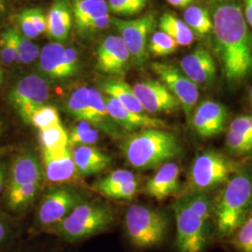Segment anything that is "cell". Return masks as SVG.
Returning <instances> with one entry per match:
<instances>
[{
    "label": "cell",
    "instance_id": "cell-42",
    "mask_svg": "<svg viewBox=\"0 0 252 252\" xmlns=\"http://www.w3.org/2000/svg\"><path fill=\"white\" fill-rule=\"evenodd\" d=\"M238 134L252 136V115H243L232 121L228 128Z\"/></svg>",
    "mask_w": 252,
    "mask_h": 252
},
{
    "label": "cell",
    "instance_id": "cell-30",
    "mask_svg": "<svg viewBox=\"0 0 252 252\" xmlns=\"http://www.w3.org/2000/svg\"><path fill=\"white\" fill-rule=\"evenodd\" d=\"M180 197H182L189 208L204 220L209 223L214 220L215 203L208 192L194 191L182 194Z\"/></svg>",
    "mask_w": 252,
    "mask_h": 252
},
{
    "label": "cell",
    "instance_id": "cell-53",
    "mask_svg": "<svg viewBox=\"0 0 252 252\" xmlns=\"http://www.w3.org/2000/svg\"><path fill=\"white\" fill-rule=\"evenodd\" d=\"M2 81H3V70H2V67L0 65V85L2 83Z\"/></svg>",
    "mask_w": 252,
    "mask_h": 252
},
{
    "label": "cell",
    "instance_id": "cell-49",
    "mask_svg": "<svg viewBox=\"0 0 252 252\" xmlns=\"http://www.w3.org/2000/svg\"><path fill=\"white\" fill-rule=\"evenodd\" d=\"M8 178V170L7 166L4 162H0V193L3 191L5 183Z\"/></svg>",
    "mask_w": 252,
    "mask_h": 252
},
{
    "label": "cell",
    "instance_id": "cell-1",
    "mask_svg": "<svg viewBox=\"0 0 252 252\" xmlns=\"http://www.w3.org/2000/svg\"><path fill=\"white\" fill-rule=\"evenodd\" d=\"M210 15L217 53L229 83L252 74V32L238 0H212Z\"/></svg>",
    "mask_w": 252,
    "mask_h": 252
},
{
    "label": "cell",
    "instance_id": "cell-36",
    "mask_svg": "<svg viewBox=\"0 0 252 252\" xmlns=\"http://www.w3.org/2000/svg\"><path fill=\"white\" fill-rule=\"evenodd\" d=\"M236 252H252V212L228 240Z\"/></svg>",
    "mask_w": 252,
    "mask_h": 252
},
{
    "label": "cell",
    "instance_id": "cell-37",
    "mask_svg": "<svg viewBox=\"0 0 252 252\" xmlns=\"http://www.w3.org/2000/svg\"><path fill=\"white\" fill-rule=\"evenodd\" d=\"M59 124L62 123L57 108L54 106L45 104L42 107L37 108L34 112L29 125L34 126L38 131H40Z\"/></svg>",
    "mask_w": 252,
    "mask_h": 252
},
{
    "label": "cell",
    "instance_id": "cell-22",
    "mask_svg": "<svg viewBox=\"0 0 252 252\" xmlns=\"http://www.w3.org/2000/svg\"><path fill=\"white\" fill-rule=\"evenodd\" d=\"M89 106L91 125L114 139L126 137V131L108 114L103 94L95 88H89Z\"/></svg>",
    "mask_w": 252,
    "mask_h": 252
},
{
    "label": "cell",
    "instance_id": "cell-26",
    "mask_svg": "<svg viewBox=\"0 0 252 252\" xmlns=\"http://www.w3.org/2000/svg\"><path fill=\"white\" fill-rule=\"evenodd\" d=\"M76 25L81 27L92 19L108 15V3L105 0H71Z\"/></svg>",
    "mask_w": 252,
    "mask_h": 252
},
{
    "label": "cell",
    "instance_id": "cell-31",
    "mask_svg": "<svg viewBox=\"0 0 252 252\" xmlns=\"http://www.w3.org/2000/svg\"><path fill=\"white\" fill-rule=\"evenodd\" d=\"M98 130L88 122L78 121L68 134V148L77 146H94L99 140Z\"/></svg>",
    "mask_w": 252,
    "mask_h": 252
},
{
    "label": "cell",
    "instance_id": "cell-16",
    "mask_svg": "<svg viewBox=\"0 0 252 252\" xmlns=\"http://www.w3.org/2000/svg\"><path fill=\"white\" fill-rule=\"evenodd\" d=\"M43 173L48 181L62 185L70 183L81 177L73 161L69 148L60 151L41 150Z\"/></svg>",
    "mask_w": 252,
    "mask_h": 252
},
{
    "label": "cell",
    "instance_id": "cell-33",
    "mask_svg": "<svg viewBox=\"0 0 252 252\" xmlns=\"http://www.w3.org/2000/svg\"><path fill=\"white\" fill-rule=\"evenodd\" d=\"M38 138L41 150L54 152L68 148V133L62 124L40 130Z\"/></svg>",
    "mask_w": 252,
    "mask_h": 252
},
{
    "label": "cell",
    "instance_id": "cell-23",
    "mask_svg": "<svg viewBox=\"0 0 252 252\" xmlns=\"http://www.w3.org/2000/svg\"><path fill=\"white\" fill-rule=\"evenodd\" d=\"M71 28V12L66 0H54L47 16V35L51 38L63 41Z\"/></svg>",
    "mask_w": 252,
    "mask_h": 252
},
{
    "label": "cell",
    "instance_id": "cell-10",
    "mask_svg": "<svg viewBox=\"0 0 252 252\" xmlns=\"http://www.w3.org/2000/svg\"><path fill=\"white\" fill-rule=\"evenodd\" d=\"M111 22L125 41L132 61L137 66H142L149 58V36L156 27L154 14L149 13L139 18L127 21L112 19Z\"/></svg>",
    "mask_w": 252,
    "mask_h": 252
},
{
    "label": "cell",
    "instance_id": "cell-39",
    "mask_svg": "<svg viewBox=\"0 0 252 252\" xmlns=\"http://www.w3.org/2000/svg\"><path fill=\"white\" fill-rule=\"evenodd\" d=\"M150 0H108L109 9L121 16H134L140 13Z\"/></svg>",
    "mask_w": 252,
    "mask_h": 252
},
{
    "label": "cell",
    "instance_id": "cell-19",
    "mask_svg": "<svg viewBox=\"0 0 252 252\" xmlns=\"http://www.w3.org/2000/svg\"><path fill=\"white\" fill-rule=\"evenodd\" d=\"M180 168L175 162H167L158 167L156 173L147 180L145 193L153 199L162 201L179 193Z\"/></svg>",
    "mask_w": 252,
    "mask_h": 252
},
{
    "label": "cell",
    "instance_id": "cell-13",
    "mask_svg": "<svg viewBox=\"0 0 252 252\" xmlns=\"http://www.w3.org/2000/svg\"><path fill=\"white\" fill-rule=\"evenodd\" d=\"M133 90L147 114L171 113L181 108L180 102L162 81H140L135 83Z\"/></svg>",
    "mask_w": 252,
    "mask_h": 252
},
{
    "label": "cell",
    "instance_id": "cell-27",
    "mask_svg": "<svg viewBox=\"0 0 252 252\" xmlns=\"http://www.w3.org/2000/svg\"><path fill=\"white\" fill-rule=\"evenodd\" d=\"M41 182L29 183L17 189L6 192V206L9 210L20 212L29 207L39 193Z\"/></svg>",
    "mask_w": 252,
    "mask_h": 252
},
{
    "label": "cell",
    "instance_id": "cell-24",
    "mask_svg": "<svg viewBox=\"0 0 252 252\" xmlns=\"http://www.w3.org/2000/svg\"><path fill=\"white\" fill-rule=\"evenodd\" d=\"M101 89L106 95L117 99L124 107L137 114H147L135 95L133 87L121 79H108L102 82Z\"/></svg>",
    "mask_w": 252,
    "mask_h": 252
},
{
    "label": "cell",
    "instance_id": "cell-20",
    "mask_svg": "<svg viewBox=\"0 0 252 252\" xmlns=\"http://www.w3.org/2000/svg\"><path fill=\"white\" fill-rule=\"evenodd\" d=\"M43 170L36 155L24 153L18 155L11 164L7 178V191L29 183L42 182Z\"/></svg>",
    "mask_w": 252,
    "mask_h": 252
},
{
    "label": "cell",
    "instance_id": "cell-34",
    "mask_svg": "<svg viewBox=\"0 0 252 252\" xmlns=\"http://www.w3.org/2000/svg\"><path fill=\"white\" fill-rule=\"evenodd\" d=\"M178 43L162 31L154 32L148 43V51L156 57L174 54L178 49Z\"/></svg>",
    "mask_w": 252,
    "mask_h": 252
},
{
    "label": "cell",
    "instance_id": "cell-35",
    "mask_svg": "<svg viewBox=\"0 0 252 252\" xmlns=\"http://www.w3.org/2000/svg\"><path fill=\"white\" fill-rule=\"evenodd\" d=\"M15 28H8L2 35L0 57L2 62L6 64L21 63L18 46L15 38Z\"/></svg>",
    "mask_w": 252,
    "mask_h": 252
},
{
    "label": "cell",
    "instance_id": "cell-52",
    "mask_svg": "<svg viewBox=\"0 0 252 252\" xmlns=\"http://www.w3.org/2000/svg\"><path fill=\"white\" fill-rule=\"evenodd\" d=\"M249 100H250V103H251L252 107V85L251 89H250V92H249Z\"/></svg>",
    "mask_w": 252,
    "mask_h": 252
},
{
    "label": "cell",
    "instance_id": "cell-5",
    "mask_svg": "<svg viewBox=\"0 0 252 252\" xmlns=\"http://www.w3.org/2000/svg\"><path fill=\"white\" fill-rule=\"evenodd\" d=\"M124 231L130 246L136 251L144 252L165 243L169 232V221L161 211L134 204L126 210Z\"/></svg>",
    "mask_w": 252,
    "mask_h": 252
},
{
    "label": "cell",
    "instance_id": "cell-6",
    "mask_svg": "<svg viewBox=\"0 0 252 252\" xmlns=\"http://www.w3.org/2000/svg\"><path fill=\"white\" fill-rule=\"evenodd\" d=\"M244 163L216 150H206L199 153L191 163L187 186L182 194L194 191L209 192L223 186Z\"/></svg>",
    "mask_w": 252,
    "mask_h": 252
},
{
    "label": "cell",
    "instance_id": "cell-54",
    "mask_svg": "<svg viewBox=\"0 0 252 252\" xmlns=\"http://www.w3.org/2000/svg\"><path fill=\"white\" fill-rule=\"evenodd\" d=\"M1 131H2V123L0 122V133H1Z\"/></svg>",
    "mask_w": 252,
    "mask_h": 252
},
{
    "label": "cell",
    "instance_id": "cell-29",
    "mask_svg": "<svg viewBox=\"0 0 252 252\" xmlns=\"http://www.w3.org/2000/svg\"><path fill=\"white\" fill-rule=\"evenodd\" d=\"M183 19L194 35L207 36L213 31V23L210 12L202 7L190 5L184 10Z\"/></svg>",
    "mask_w": 252,
    "mask_h": 252
},
{
    "label": "cell",
    "instance_id": "cell-3",
    "mask_svg": "<svg viewBox=\"0 0 252 252\" xmlns=\"http://www.w3.org/2000/svg\"><path fill=\"white\" fill-rule=\"evenodd\" d=\"M122 152L126 162L139 170H148L171 162L182 153L179 136L167 129H143L126 136Z\"/></svg>",
    "mask_w": 252,
    "mask_h": 252
},
{
    "label": "cell",
    "instance_id": "cell-4",
    "mask_svg": "<svg viewBox=\"0 0 252 252\" xmlns=\"http://www.w3.org/2000/svg\"><path fill=\"white\" fill-rule=\"evenodd\" d=\"M115 213L107 204L82 201L49 234L66 244H79L104 234L115 223Z\"/></svg>",
    "mask_w": 252,
    "mask_h": 252
},
{
    "label": "cell",
    "instance_id": "cell-47",
    "mask_svg": "<svg viewBox=\"0 0 252 252\" xmlns=\"http://www.w3.org/2000/svg\"><path fill=\"white\" fill-rule=\"evenodd\" d=\"M10 252H58V251L54 248H48L44 246L30 244V245L15 247Z\"/></svg>",
    "mask_w": 252,
    "mask_h": 252
},
{
    "label": "cell",
    "instance_id": "cell-18",
    "mask_svg": "<svg viewBox=\"0 0 252 252\" xmlns=\"http://www.w3.org/2000/svg\"><path fill=\"white\" fill-rule=\"evenodd\" d=\"M108 114L126 132L135 133L143 129H167L163 121L148 114H137L124 107L117 99L103 95Z\"/></svg>",
    "mask_w": 252,
    "mask_h": 252
},
{
    "label": "cell",
    "instance_id": "cell-38",
    "mask_svg": "<svg viewBox=\"0 0 252 252\" xmlns=\"http://www.w3.org/2000/svg\"><path fill=\"white\" fill-rule=\"evenodd\" d=\"M225 146L228 152L234 156L252 154V136L238 134L232 130L227 131Z\"/></svg>",
    "mask_w": 252,
    "mask_h": 252
},
{
    "label": "cell",
    "instance_id": "cell-12",
    "mask_svg": "<svg viewBox=\"0 0 252 252\" xmlns=\"http://www.w3.org/2000/svg\"><path fill=\"white\" fill-rule=\"evenodd\" d=\"M39 69L52 80L71 78L79 69L77 51L58 42L47 44L39 53Z\"/></svg>",
    "mask_w": 252,
    "mask_h": 252
},
{
    "label": "cell",
    "instance_id": "cell-32",
    "mask_svg": "<svg viewBox=\"0 0 252 252\" xmlns=\"http://www.w3.org/2000/svg\"><path fill=\"white\" fill-rule=\"evenodd\" d=\"M66 110L75 120L89 123L90 106L88 87L82 86L73 92L66 102Z\"/></svg>",
    "mask_w": 252,
    "mask_h": 252
},
{
    "label": "cell",
    "instance_id": "cell-43",
    "mask_svg": "<svg viewBox=\"0 0 252 252\" xmlns=\"http://www.w3.org/2000/svg\"><path fill=\"white\" fill-rule=\"evenodd\" d=\"M19 26L22 30V33L24 36H27L30 39L33 38H36L37 36H39V33L37 32L36 27L34 26L32 20L30 18L27 9L23 10L21 13H19L18 17Z\"/></svg>",
    "mask_w": 252,
    "mask_h": 252
},
{
    "label": "cell",
    "instance_id": "cell-25",
    "mask_svg": "<svg viewBox=\"0 0 252 252\" xmlns=\"http://www.w3.org/2000/svg\"><path fill=\"white\" fill-rule=\"evenodd\" d=\"M159 27L161 31L172 37L178 45L189 46L193 42V32L185 22L177 18L171 13H164L159 20Z\"/></svg>",
    "mask_w": 252,
    "mask_h": 252
},
{
    "label": "cell",
    "instance_id": "cell-21",
    "mask_svg": "<svg viewBox=\"0 0 252 252\" xmlns=\"http://www.w3.org/2000/svg\"><path fill=\"white\" fill-rule=\"evenodd\" d=\"M70 151L81 177L97 175L111 164V157L94 146H77Z\"/></svg>",
    "mask_w": 252,
    "mask_h": 252
},
{
    "label": "cell",
    "instance_id": "cell-51",
    "mask_svg": "<svg viewBox=\"0 0 252 252\" xmlns=\"http://www.w3.org/2000/svg\"><path fill=\"white\" fill-rule=\"evenodd\" d=\"M6 12V0H0V17Z\"/></svg>",
    "mask_w": 252,
    "mask_h": 252
},
{
    "label": "cell",
    "instance_id": "cell-15",
    "mask_svg": "<svg viewBox=\"0 0 252 252\" xmlns=\"http://www.w3.org/2000/svg\"><path fill=\"white\" fill-rule=\"evenodd\" d=\"M130 60L129 51L120 36H108L98 46L96 67L101 72L123 75L128 69Z\"/></svg>",
    "mask_w": 252,
    "mask_h": 252
},
{
    "label": "cell",
    "instance_id": "cell-11",
    "mask_svg": "<svg viewBox=\"0 0 252 252\" xmlns=\"http://www.w3.org/2000/svg\"><path fill=\"white\" fill-rule=\"evenodd\" d=\"M153 72L180 102L187 122L190 124L193 110L198 102L199 87L171 63L154 62L151 64Z\"/></svg>",
    "mask_w": 252,
    "mask_h": 252
},
{
    "label": "cell",
    "instance_id": "cell-2",
    "mask_svg": "<svg viewBox=\"0 0 252 252\" xmlns=\"http://www.w3.org/2000/svg\"><path fill=\"white\" fill-rule=\"evenodd\" d=\"M252 212V162H245L223 185L214 213L215 234L228 241Z\"/></svg>",
    "mask_w": 252,
    "mask_h": 252
},
{
    "label": "cell",
    "instance_id": "cell-7",
    "mask_svg": "<svg viewBox=\"0 0 252 252\" xmlns=\"http://www.w3.org/2000/svg\"><path fill=\"white\" fill-rule=\"evenodd\" d=\"M177 252H205L211 241L212 226L195 214L182 197L173 205Z\"/></svg>",
    "mask_w": 252,
    "mask_h": 252
},
{
    "label": "cell",
    "instance_id": "cell-48",
    "mask_svg": "<svg viewBox=\"0 0 252 252\" xmlns=\"http://www.w3.org/2000/svg\"><path fill=\"white\" fill-rule=\"evenodd\" d=\"M242 1H243L245 18L252 29V0H242Z\"/></svg>",
    "mask_w": 252,
    "mask_h": 252
},
{
    "label": "cell",
    "instance_id": "cell-40",
    "mask_svg": "<svg viewBox=\"0 0 252 252\" xmlns=\"http://www.w3.org/2000/svg\"><path fill=\"white\" fill-rule=\"evenodd\" d=\"M15 38L18 46L21 63H30L36 60V58L39 56V50L37 46L35 45L30 38L19 33L17 30L15 33Z\"/></svg>",
    "mask_w": 252,
    "mask_h": 252
},
{
    "label": "cell",
    "instance_id": "cell-45",
    "mask_svg": "<svg viewBox=\"0 0 252 252\" xmlns=\"http://www.w3.org/2000/svg\"><path fill=\"white\" fill-rule=\"evenodd\" d=\"M27 12L39 34L47 31V18L40 9H27Z\"/></svg>",
    "mask_w": 252,
    "mask_h": 252
},
{
    "label": "cell",
    "instance_id": "cell-14",
    "mask_svg": "<svg viewBox=\"0 0 252 252\" xmlns=\"http://www.w3.org/2000/svg\"><path fill=\"white\" fill-rule=\"evenodd\" d=\"M227 120L228 110L224 105L206 100L194 108L190 124L200 137L212 138L224 131Z\"/></svg>",
    "mask_w": 252,
    "mask_h": 252
},
{
    "label": "cell",
    "instance_id": "cell-17",
    "mask_svg": "<svg viewBox=\"0 0 252 252\" xmlns=\"http://www.w3.org/2000/svg\"><path fill=\"white\" fill-rule=\"evenodd\" d=\"M180 70L196 85L208 86L216 78L217 66L211 54L202 46L180 60Z\"/></svg>",
    "mask_w": 252,
    "mask_h": 252
},
{
    "label": "cell",
    "instance_id": "cell-46",
    "mask_svg": "<svg viewBox=\"0 0 252 252\" xmlns=\"http://www.w3.org/2000/svg\"><path fill=\"white\" fill-rule=\"evenodd\" d=\"M111 22L109 15H105L98 18L92 19L90 21L84 23L80 28L86 29V30H100L106 28Z\"/></svg>",
    "mask_w": 252,
    "mask_h": 252
},
{
    "label": "cell",
    "instance_id": "cell-28",
    "mask_svg": "<svg viewBox=\"0 0 252 252\" xmlns=\"http://www.w3.org/2000/svg\"><path fill=\"white\" fill-rule=\"evenodd\" d=\"M135 180H136V177L133 172L126 169H117L97 180L93 185V189L102 195L111 199L112 195L122 187Z\"/></svg>",
    "mask_w": 252,
    "mask_h": 252
},
{
    "label": "cell",
    "instance_id": "cell-44",
    "mask_svg": "<svg viewBox=\"0 0 252 252\" xmlns=\"http://www.w3.org/2000/svg\"><path fill=\"white\" fill-rule=\"evenodd\" d=\"M138 186H139V182L137 179L133 181L128 182L124 187H122L121 189L116 191L111 199H115V200H132L135 196V194L137 193L138 190Z\"/></svg>",
    "mask_w": 252,
    "mask_h": 252
},
{
    "label": "cell",
    "instance_id": "cell-41",
    "mask_svg": "<svg viewBox=\"0 0 252 252\" xmlns=\"http://www.w3.org/2000/svg\"><path fill=\"white\" fill-rule=\"evenodd\" d=\"M17 232L8 220L0 217V252H10L15 248Z\"/></svg>",
    "mask_w": 252,
    "mask_h": 252
},
{
    "label": "cell",
    "instance_id": "cell-50",
    "mask_svg": "<svg viewBox=\"0 0 252 252\" xmlns=\"http://www.w3.org/2000/svg\"><path fill=\"white\" fill-rule=\"evenodd\" d=\"M170 5L176 8H188L193 0H166Z\"/></svg>",
    "mask_w": 252,
    "mask_h": 252
},
{
    "label": "cell",
    "instance_id": "cell-9",
    "mask_svg": "<svg viewBox=\"0 0 252 252\" xmlns=\"http://www.w3.org/2000/svg\"><path fill=\"white\" fill-rule=\"evenodd\" d=\"M50 97V86L44 78L31 74L24 77L12 87L9 99L19 116L26 123L37 108L45 105Z\"/></svg>",
    "mask_w": 252,
    "mask_h": 252
},
{
    "label": "cell",
    "instance_id": "cell-8",
    "mask_svg": "<svg viewBox=\"0 0 252 252\" xmlns=\"http://www.w3.org/2000/svg\"><path fill=\"white\" fill-rule=\"evenodd\" d=\"M82 201H84V194L70 186L59 185L49 189L44 193L37 209L36 231L49 234Z\"/></svg>",
    "mask_w": 252,
    "mask_h": 252
}]
</instances>
